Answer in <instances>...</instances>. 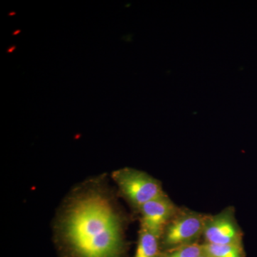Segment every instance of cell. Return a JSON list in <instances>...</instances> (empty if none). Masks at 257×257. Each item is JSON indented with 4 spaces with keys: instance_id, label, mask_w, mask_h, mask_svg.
I'll return each mask as SVG.
<instances>
[{
    "instance_id": "1",
    "label": "cell",
    "mask_w": 257,
    "mask_h": 257,
    "mask_svg": "<svg viewBox=\"0 0 257 257\" xmlns=\"http://www.w3.org/2000/svg\"><path fill=\"white\" fill-rule=\"evenodd\" d=\"M104 177L79 184L61 206L56 242L65 257H126L128 218Z\"/></svg>"
},
{
    "instance_id": "2",
    "label": "cell",
    "mask_w": 257,
    "mask_h": 257,
    "mask_svg": "<svg viewBox=\"0 0 257 257\" xmlns=\"http://www.w3.org/2000/svg\"><path fill=\"white\" fill-rule=\"evenodd\" d=\"M117 187V194L124 199L136 214L142 206L166 195L162 182L143 171L123 168L111 175Z\"/></svg>"
},
{
    "instance_id": "3",
    "label": "cell",
    "mask_w": 257,
    "mask_h": 257,
    "mask_svg": "<svg viewBox=\"0 0 257 257\" xmlns=\"http://www.w3.org/2000/svg\"><path fill=\"white\" fill-rule=\"evenodd\" d=\"M207 216L187 207H179L161 236L162 251L199 243Z\"/></svg>"
},
{
    "instance_id": "4",
    "label": "cell",
    "mask_w": 257,
    "mask_h": 257,
    "mask_svg": "<svg viewBox=\"0 0 257 257\" xmlns=\"http://www.w3.org/2000/svg\"><path fill=\"white\" fill-rule=\"evenodd\" d=\"M243 234L230 206L218 214H208L202 238L204 243L243 246Z\"/></svg>"
},
{
    "instance_id": "5",
    "label": "cell",
    "mask_w": 257,
    "mask_h": 257,
    "mask_svg": "<svg viewBox=\"0 0 257 257\" xmlns=\"http://www.w3.org/2000/svg\"><path fill=\"white\" fill-rule=\"evenodd\" d=\"M179 208L167 194L147 202L136 212L140 218V228L147 230L160 239Z\"/></svg>"
},
{
    "instance_id": "6",
    "label": "cell",
    "mask_w": 257,
    "mask_h": 257,
    "mask_svg": "<svg viewBox=\"0 0 257 257\" xmlns=\"http://www.w3.org/2000/svg\"><path fill=\"white\" fill-rule=\"evenodd\" d=\"M160 239L147 230L140 228L138 245L134 257H160Z\"/></svg>"
},
{
    "instance_id": "7",
    "label": "cell",
    "mask_w": 257,
    "mask_h": 257,
    "mask_svg": "<svg viewBox=\"0 0 257 257\" xmlns=\"http://www.w3.org/2000/svg\"><path fill=\"white\" fill-rule=\"evenodd\" d=\"M204 251L212 257H245L243 246L202 243Z\"/></svg>"
},
{
    "instance_id": "8",
    "label": "cell",
    "mask_w": 257,
    "mask_h": 257,
    "mask_svg": "<svg viewBox=\"0 0 257 257\" xmlns=\"http://www.w3.org/2000/svg\"><path fill=\"white\" fill-rule=\"evenodd\" d=\"M202 252V243L199 242L162 251L160 257H199Z\"/></svg>"
},
{
    "instance_id": "9",
    "label": "cell",
    "mask_w": 257,
    "mask_h": 257,
    "mask_svg": "<svg viewBox=\"0 0 257 257\" xmlns=\"http://www.w3.org/2000/svg\"><path fill=\"white\" fill-rule=\"evenodd\" d=\"M199 257H212L210 255L208 254V253H206L205 251H204V248H203V252L201 253L200 256Z\"/></svg>"
}]
</instances>
